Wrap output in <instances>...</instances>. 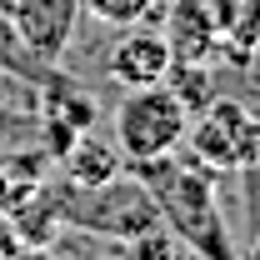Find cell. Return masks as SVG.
<instances>
[{"instance_id":"cell-9","label":"cell","mask_w":260,"mask_h":260,"mask_svg":"<svg viewBox=\"0 0 260 260\" xmlns=\"http://www.w3.org/2000/svg\"><path fill=\"white\" fill-rule=\"evenodd\" d=\"M70 160V180L75 185H105L120 175V150H110V140H90V135H75V145L65 150Z\"/></svg>"},{"instance_id":"cell-11","label":"cell","mask_w":260,"mask_h":260,"mask_svg":"<svg viewBox=\"0 0 260 260\" xmlns=\"http://www.w3.org/2000/svg\"><path fill=\"white\" fill-rule=\"evenodd\" d=\"M0 70L5 75H20V80H50V70H55V65L35 60L30 50H25V40L15 35V25H10L5 10H0Z\"/></svg>"},{"instance_id":"cell-5","label":"cell","mask_w":260,"mask_h":260,"mask_svg":"<svg viewBox=\"0 0 260 260\" xmlns=\"http://www.w3.org/2000/svg\"><path fill=\"white\" fill-rule=\"evenodd\" d=\"M5 15H10L15 35L25 40V50H30L35 60L60 65L65 50H70V40H75V25H80L85 5L80 0H15Z\"/></svg>"},{"instance_id":"cell-12","label":"cell","mask_w":260,"mask_h":260,"mask_svg":"<svg viewBox=\"0 0 260 260\" xmlns=\"http://www.w3.org/2000/svg\"><path fill=\"white\" fill-rule=\"evenodd\" d=\"M80 5H85V15H95L100 25L130 30V25H150L165 0H80Z\"/></svg>"},{"instance_id":"cell-6","label":"cell","mask_w":260,"mask_h":260,"mask_svg":"<svg viewBox=\"0 0 260 260\" xmlns=\"http://www.w3.org/2000/svg\"><path fill=\"white\" fill-rule=\"evenodd\" d=\"M170 40L160 30H150V25H130L120 30V40L105 50V75L120 85V90H140V85H160L165 75H170Z\"/></svg>"},{"instance_id":"cell-1","label":"cell","mask_w":260,"mask_h":260,"mask_svg":"<svg viewBox=\"0 0 260 260\" xmlns=\"http://www.w3.org/2000/svg\"><path fill=\"white\" fill-rule=\"evenodd\" d=\"M135 180L160 210V225L200 260H240L230 245V230L220 220V195H215V170L200 165L180 150L155 155V160H135Z\"/></svg>"},{"instance_id":"cell-10","label":"cell","mask_w":260,"mask_h":260,"mask_svg":"<svg viewBox=\"0 0 260 260\" xmlns=\"http://www.w3.org/2000/svg\"><path fill=\"white\" fill-rule=\"evenodd\" d=\"M165 85L175 90V100L185 105V110H205L210 100H215V85H210V65H195V60H175L170 65V75H165Z\"/></svg>"},{"instance_id":"cell-8","label":"cell","mask_w":260,"mask_h":260,"mask_svg":"<svg viewBox=\"0 0 260 260\" xmlns=\"http://www.w3.org/2000/svg\"><path fill=\"white\" fill-rule=\"evenodd\" d=\"M215 30H220V55L230 60H255L260 50V0H210Z\"/></svg>"},{"instance_id":"cell-2","label":"cell","mask_w":260,"mask_h":260,"mask_svg":"<svg viewBox=\"0 0 260 260\" xmlns=\"http://www.w3.org/2000/svg\"><path fill=\"white\" fill-rule=\"evenodd\" d=\"M185 130H190V110L175 100L170 85H140L125 90V100L115 105V150L135 160H155L185 145Z\"/></svg>"},{"instance_id":"cell-7","label":"cell","mask_w":260,"mask_h":260,"mask_svg":"<svg viewBox=\"0 0 260 260\" xmlns=\"http://www.w3.org/2000/svg\"><path fill=\"white\" fill-rule=\"evenodd\" d=\"M160 20H165L160 35L170 40V55H175V60L210 65L215 55H220V30H215L210 0H165Z\"/></svg>"},{"instance_id":"cell-3","label":"cell","mask_w":260,"mask_h":260,"mask_svg":"<svg viewBox=\"0 0 260 260\" xmlns=\"http://www.w3.org/2000/svg\"><path fill=\"white\" fill-rule=\"evenodd\" d=\"M185 140H190V155L200 165H210L215 175L240 170V165H250L260 155V125H255V115H250L240 100H225V95H215L205 110L190 115Z\"/></svg>"},{"instance_id":"cell-13","label":"cell","mask_w":260,"mask_h":260,"mask_svg":"<svg viewBox=\"0 0 260 260\" xmlns=\"http://www.w3.org/2000/svg\"><path fill=\"white\" fill-rule=\"evenodd\" d=\"M10 5H15V0H0V10H10Z\"/></svg>"},{"instance_id":"cell-4","label":"cell","mask_w":260,"mask_h":260,"mask_svg":"<svg viewBox=\"0 0 260 260\" xmlns=\"http://www.w3.org/2000/svg\"><path fill=\"white\" fill-rule=\"evenodd\" d=\"M90 195H75L65 210H70V220L75 225H90V230H110L115 240H135V235H145V230L160 225V210H155V200L145 195L140 180H105V185H85Z\"/></svg>"}]
</instances>
